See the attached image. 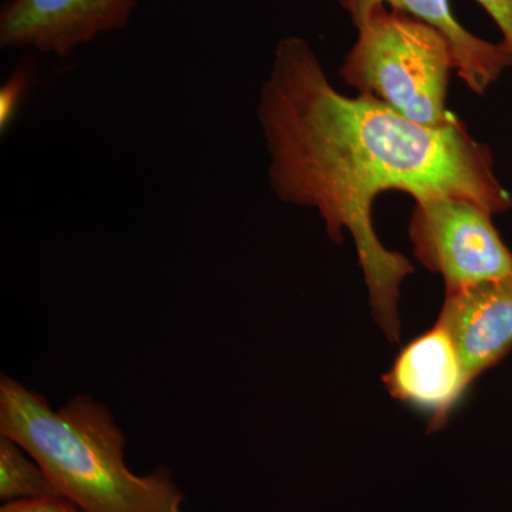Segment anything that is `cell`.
Wrapping results in <instances>:
<instances>
[{"label":"cell","mask_w":512,"mask_h":512,"mask_svg":"<svg viewBox=\"0 0 512 512\" xmlns=\"http://www.w3.org/2000/svg\"><path fill=\"white\" fill-rule=\"evenodd\" d=\"M0 433L25 448L57 495L82 512H185L167 467L146 476L127 467L126 437L92 397L76 396L53 410L42 394L3 375Z\"/></svg>","instance_id":"cell-2"},{"label":"cell","mask_w":512,"mask_h":512,"mask_svg":"<svg viewBox=\"0 0 512 512\" xmlns=\"http://www.w3.org/2000/svg\"><path fill=\"white\" fill-rule=\"evenodd\" d=\"M383 383L394 399L423 413L430 430H439L473 382L453 339L436 323L406 345Z\"/></svg>","instance_id":"cell-6"},{"label":"cell","mask_w":512,"mask_h":512,"mask_svg":"<svg viewBox=\"0 0 512 512\" xmlns=\"http://www.w3.org/2000/svg\"><path fill=\"white\" fill-rule=\"evenodd\" d=\"M80 512H82V511H80Z\"/></svg>","instance_id":"cell-13"},{"label":"cell","mask_w":512,"mask_h":512,"mask_svg":"<svg viewBox=\"0 0 512 512\" xmlns=\"http://www.w3.org/2000/svg\"><path fill=\"white\" fill-rule=\"evenodd\" d=\"M258 120L272 190L284 202L316 208L333 241L342 242L345 229L352 234L373 316L390 342L400 340V285L414 269L379 241L372 221L377 195L467 198L493 215L512 208L490 148L460 120L421 126L376 97L339 93L302 37L276 45Z\"/></svg>","instance_id":"cell-1"},{"label":"cell","mask_w":512,"mask_h":512,"mask_svg":"<svg viewBox=\"0 0 512 512\" xmlns=\"http://www.w3.org/2000/svg\"><path fill=\"white\" fill-rule=\"evenodd\" d=\"M356 29V43L340 69L346 83L421 126L457 120L446 107L454 57L443 33L386 5H376Z\"/></svg>","instance_id":"cell-3"},{"label":"cell","mask_w":512,"mask_h":512,"mask_svg":"<svg viewBox=\"0 0 512 512\" xmlns=\"http://www.w3.org/2000/svg\"><path fill=\"white\" fill-rule=\"evenodd\" d=\"M410 239L420 264L440 274L446 289L512 274V252L493 224V214L467 198L416 201Z\"/></svg>","instance_id":"cell-4"},{"label":"cell","mask_w":512,"mask_h":512,"mask_svg":"<svg viewBox=\"0 0 512 512\" xmlns=\"http://www.w3.org/2000/svg\"><path fill=\"white\" fill-rule=\"evenodd\" d=\"M0 512H80V510L62 497H45L10 501L3 504Z\"/></svg>","instance_id":"cell-11"},{"label":"cell","mask_w":512,"mask_h":512,"mask_svg":"<svg viewBox=\"0 0 512 512\" xmlns=\"http://www.w3.org/2000/svg\"><path fill=\"white\" fill-rule=\"evenodd\" d=\"M359 26L376 5H389L394 10L423 20L443 33L450 43L454 69L468 89L484 94L512 66L511 53L503 43L488 42L464 28L454 16L450 0H336Z\"/></svg>","instance_id":"cell-8"},{"label":"cell","mask_w":512,"mask_h":512,"mask_svg":"<svg viewBox=\"0 0 512 512\" xmlns=\"http://www.w3.org/2000/svg\"><path fill=\"white\" fill-rule=\"evenodd\" d=\"M440 326L447 330L471 382L512 349V274L446 289Z\"/></svg>","instance_id":"cell-7"},{"label":"cell","mask_w":512,"mask_h":512,"mask_svg":"<svg viewBox=\"0 0 512 512\" xmlns=\"http://www.w3.org/2000/svg\"><path fill=\"white\" fill-rule=\"evenodd\" d=\"M29 80L28 67H20V69H16L9 82L3 87L2 93H0V127H2V131L9 126L13 114L18 109L22 94L28 87Z\"/></svg>","instance_id":"cell-10"},{"label":"cell","mask_w":512,"mask_h":512,"mask_svg":"<svg viewBox=\"0 0 512 512\" xmlns=\"http://www.w3.org/2000/svg\"><path fill=\"white\" fill-rule=\"evenodd\" d=\"M137 0H5L0 47L67 57L97 37L126 29Z\"/></svg>","instance_id":"cell-5"},{"label":"cell","mask_w":512,"mask_h":512,"mask_svg":"<svg viewBox=\"0 0 512 512\" xmlns=\"http://www.w3.org/2000/svg\"><path fill=\"white\" fill-rule=\"evenodd\" d=\"M503 35V45L512 56V0H477Z\"/></svg>","instance_id":"cell-12"},{"label":"cell","mask_w":512,"mask_h":512,"mask_svg":"<svg viewBox=\"0 0 512 512\" xmlns=\"http://www.w3.org/2000/svg\"><path fill=\"white\" fill-rule=\"evenodd\" d=\"M59 497L45 471L15 440L0 434V500Z\"/></svg>","instance_id":"cell-9"}]
</instances>
